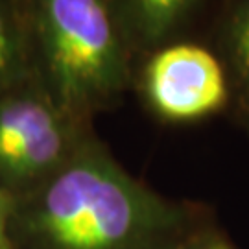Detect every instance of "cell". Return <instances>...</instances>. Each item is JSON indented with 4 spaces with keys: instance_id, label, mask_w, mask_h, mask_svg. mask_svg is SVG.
I'll return each mask as SVG.
<instances>
[{
    "instance_id": "cell-1",
    "label": "cell",
    "mask_w": 249,
    "mask_h": 249,
    "mask_svg": "<svg viewBox=\"0 0 249 249\" xmlns=\"http://www.w3.org/2000/svg\"><path fill=\"white\" fill-rule=\"evenodd\" d=\"M187 207L146 187L89 135L45 183L13 203L11 249H176Z\"/></svg>"
},
{
    "instance_id": "cell-2",
    "label": "cell",
    "mask_w": 249,
    "mask_h": 249,
    "mask_svg": "<svg viewBox=\"0 0 249 249\" xmlns=\"http://www.w3.org/2000/svg\"><path fill=\"white\" fill-rule=\"evenodd\" d=\"M36 74L72 116L92 122L131 81V41L115 0H28Z\"/></svg>"
},
{
    "instance_id": "cell-3",
    "label": "cell",
    "mask_w": 249,
    "mask_h": 249,
    "mask_svg": "<svg viewBox=\"0 0 249 249\" xmlns=\"http://www.w3.org/2000/svg\"><path fill=\"white\" fill-rule=\"evenodd\" d=\"M90 122L65 111L39 76L0 94V187L13 199L45 183L81 142Z\"/></svg>"
},
{
    "instance_id": "cell-4",
    "label": "cell",
    "mask_w": 249,
    "mask_h": 249,
    "mask_svg": "<svg viewBox=\"0 0 249 249\" xmlns=\"http://www.w3.org/2000/svg\"><path fill=\"white\" fill-rule=\"evenodd\" d=\"M231 90L220 55L196 43L160 46L142 71L144 98L155 115L170 122H192L218 113Z\"/></svg>"
},
{
    "instance_id": "cell-5",
    "label": "cell",
    "mask_w": 249,
    "mask_h": 249,
    "mask_svg": "<svg viewBox=\"0 0 249 249\" xmlns=\"http://www.w3.org/2000/svg\"><path fill=\"white\" fill-rule=\"evenodd\" d=\"M133 46L157 50L196 13L203 0H115Z\"/></svg>"
},
{
    "instance_id": "cell-6",
    "label": "cell",
    "mask_w": 249,
    "mask_h": 249,
    "mask_svg": "<svg viewBox=\"0 0 249 249\" xmlns=\"http://www.w3.org/2000/svg\"><path fill=\"white\" fill-rule=\"evenodd\" d=\"M36 76L28 0H0V94Z\"/></svg>"
},
{
    "instance_id": "cell-7",
    "label": "cell",
    "mask_w": 249,
    "mask_h": 249,
    "mask_svg": "<svg viewBox=\"0 0 249 249\" xmlns=\"http://www.w3.org/2000/svg\"><path fill=\"white\" fill-rule=\"evenodd\" d=\"M218 46L231 89L249 109V0H229L220 22Z\"/></svg>"
},
{
    "instance_id": "cell-8",
    "label": "cell",
    "mask_w": 249,
    "mask_h": 249,
    "mask_svg": "<svg viewBox=\"0 0 249 249\" xmlns=\"http://www.w3.org/2000/svg\"><path fill=\"white\" fill-rule=\"evenodd\" d=\"M176 249H234L225 236L211 229H194Z\"/></svg>"
},
{
    "instance_id": "cell-9",
    "label": "cell",
    "mask_w": 249,
    "mask_h": 249,
    "mask_svg": "<svg viewBox=\"0 0 249 249\" xmlns=\"http://www.w3.org/2000/svg\"><path fill=\"white\" fill-rule=\"evenodd\" d=\"M13 203H15L13 196L0 187V249H11L9 220H11V213H13Z\"/></svg>"
},
{
    "instance_id": "cell-10",
    "label": "cell",
    "mask_w": 249,
    "mask_h": 249,
    "mask_svg": "<svg viewBox=\"0 0 249 249\" xmlns=\"http://www.w3.org/2000/svg\"><path fill=\"white\" fill-rule=\"evenodd\" d=\"M248 113H249V109H248Z\"/></svg>"
}]
</instances>
